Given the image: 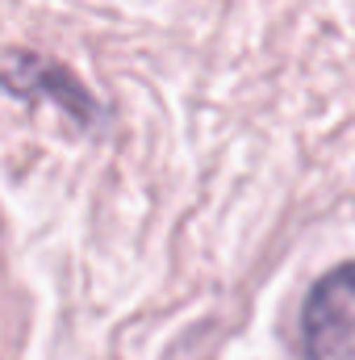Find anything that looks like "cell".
Wrapping results in <instances>:
<instances>
[{
	"label": "cell",
	"mask_w": 355,
	"mask_h": 360,
	"mask_svg": "<svg viewBox=\"0 0 355 360\" xmlns=\"http://www.w3.org/2000/svg\"><path fill=\"white\" fill-rule=\"evenodd\" d=\"M0 84H8L21 96H46V101H59L67 113H80V117H96L88 92L80 89L67 72H59L51 59H17V68L0 72Z\"/></svg>",
	"instance_id": "cell-2"
},
{
	"label": "cell",
	"mask_w": 355,
	"mask_h": 360,
	"mask_svg": "<svg viewBox=\"0 0 355 360\" xmlns=\"http://www.w3.org/2000/svg\"><path fill=\"white\" fill-rule=\"evenodd\" d=\"M305 360H355V264L326 272L301 314Z\"/></svg>",
	"instance_id": "cell-1"
}]
</instances>
